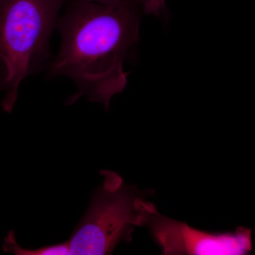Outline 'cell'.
Segmentation results:
<instances>
[{"mask_svg":"<svg viewBox=\"0 0 255 255\" xmlns=\"http://www.w3.org/2000/svg\"><path fill=\"white\" fill-rule=\"evenodd\" d=\"M142 14L132 2L72 0L67 5L57 26L61 46L47 70L50 77H67L76 85L69 105L85 95L110 109L111 99L127 86L124 60L138 41Z\"/></svg>","mask_w":255,"mask_h":255,"instance_id":"cell-1","label":"cell"},{"mask_svg":"<svg viewBox=\"0 0 255 255\" xmlns=\"http://www.w3.org/2000/svg\"><path fill=\"white\" fill-rule=\"evenodd\" d=\"M69 0H0V90L11 112L20 84L43 66L60 12Z\"/></svg>","mask_w":255,"mask_h":255,"instance_id":"cell-2","label":"cell"},{"mask_svg":"<svg viewBox=\"0 0 255 255\" xmlns=\"http://www.w3.org/2000/svg\"><path fill=\"white\" fill-rule=\"evenodd\" d=\"M101 174L103 184L68 241L70 255L112 254L121 241H131L135 226H142V193L116 172L103 170Z\"/></svg>","mask_w":255,"mask_h":255,"instance_id":"cell-3","label":"cell"},{"mask_svg":"<svg viewBox=\"0 0 255 255\" xmlns=\"http://www.w3.org/2000/svg\"><path fill=\"white\" fill-rule=\"evenodd\" d=\"M144 226L150 228L163 255H244L253 250L249 228L238 227L234 232H206L162 216L148 201H145L142 213Z\"/></svg>","mask_w":255,"mask_h":255,"instance_id":"cell-4","label":"cell"},{"mask_svg":"<svg viewBox=\"0 0 255 255\" xmlns=\"http://www.w3.org/2000/svg\"><path fill=\"white\" fill-rule=\"evenodd\" d=\"M3 250L6 253L18 255H70V246L69 241L63 243L43 247L38 249H23L21 248L15 239L14 233L10 231L5 238Z\"/></svg>","mask_w":255,"mask_h":255,"instance_id":"cell-5","label":"cell"},{"mask_svg":"<svg viewBox=\"0 0 255 255\" xmlns=\"http://www.w3.org/2000/svg\"><path fill=\"white\" fill-rule=\"evenodd\" d=\"M100 4H116L120 2H132L138 4L142 8L143 14L159 16L163 12L165 1L164 0H84Z\"/></svg>","mask_w":255,"mask_h":255,"instance_id":"cell-6","label":"cell"}]
</instances>
